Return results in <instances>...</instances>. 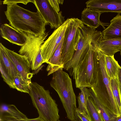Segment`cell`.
<instances>
[{
  "label": "cell",
  "mask_w": 121,
  "mask_h": 121,
  "mask_svg": "<svg viewBox=\"0 0 121 121\" xmlns=\"http://www.w3.org/2000/svg\"><path fill=\"white\" fill-rule=\"evenodd\" d=\"M4 13L10 25L20 32H24L36 36L46 33L47 24L39 12L25 9L17 4L7 6Z\"/></svg>",
  "instance_id": "1"
},
{
  "label": "cell",
  "mask_w": 121,
  "mask_h": 121,
  "mask_svg": "<svg viewBox=\"0 0 121 121\" xmlns=\"http://www.w3.org/2000/svg\"><path fill=\"white\" fill-rule=\"evenodd\" d=\"M97 63L96 82L91 88L100 103L113 114L119 116L121 112L113 97L110 84L111 78L105 66V54L96 47Z\"/></svg>",
  "instance_id": "2"
},
{
  "label": "cell",
  "mask_w": 121,
  "mask_h": 121,
  "mask_svg": "<svg viewBox=\"0 0 121 121\" xmlns=\"http://www.w3.org/2000/svg\"><path fill=\"white\" fill-rule=\"evenodd\" d=\"M50 85L58 94L68 118L71 121L74 120V112L77 108L76 97L68 74L62 69L54 72Z\"/></svg>",
  "instance_id": "3"
},
{
  "label": "cell",
  "mask_w": 121,
  "mask_h": 121,
  "mask_svg": "<svg viewBox=\"0 0 121 121\" xmlns=\"http://www.w3.org/2000/svg\"><path fill=\"white\" fill-rule=\"evenodd\" d=\"M32 103L39 116L45 121H57L60 118L59 109L56 101L48 90L36 82H31L29 92Z\"/></svg>",
  "instance_id": "4"
},
{
  "label": "cell",
  "mask_w": 121,
  "mask_h": 121,
  "mask_svg": "<svg viewBox=\"0 0 121 121\" xmlns=\"http://www.w3.org/2000/svg\"><path fill=\"white\" fill-rule=\"evenodd\" d=\"M99 39L90 45L83 58L79 63L73 77L76 88H91L96 82L97 63L96 45Z\"/></svg>",
  "instance_id": "5"
},
{
  "label": "cell",
  "mask_w": 121,
  "mask_h": 121,
  "mask_svg": "<svg viewBox=\"0 0 121 121\" xmlns=\"http://www.w3.org/2000/svg\"><path fill=\"white\" fill-rule=\"evenodd\" d=\"M81 30L82 35L77 50L71 59L64 65V69L68 71L71 76H73L78 65L87 52L90 45L103 37L102 32L95 29L84 25Z\"/></svg>",
  "instance_id": "6"
},
{
  "label": "cell",
  "mask_w": 121,
  "mask_h": 121,
  "mask_svg": "<svg viewBox=\"0 0 121 121\" xmlns=\"http://www.w3.org/2000/svg\"><path fill=\"white\" fill-rule=\"evenodd\" d=\"M26 38L24 44L21 46L19 54L26 57L30 63L31 69L35 71L43 63L41 47L48 34V33L36 36L32 34L21 32Z\"/></svg>",
  "instance_id": "7"
},
{
  "label": "cell",
  "mask_w": 121,
  "mask_h": 121,
  "mask_svg": "<svg viewBox=\"0 0 121 121\" xmlns=\"http://www.w3.org/2000/svg\"><path fill=\"white\" fill-rule=\"evenodd\" d=\"M84 25L81 20L72 18L65 34L61 54V64L64 65L72 58L76 50L82 34L81 30Z\"/></svg>",
  "instance_id": "8"
},
{
  "label": "cell",
  "mask_w": 121,
  "mask_h": 121,
  "mask_svg": "<svg viewBox=\"0 0 121 121\" xmlns=\"http://www.w3.org/2000/svg\"><path fill=\"white\" fill-rule=\"evenodd\" d=\"M32 3L46 23L49 24L51 29L58 28L65 21L62 12L56 11L48 0H33Z\"/></svg>",
  "instance_id": "9"
},
{
  "label": "cell",
  "mask_w": 121,
  "mask_h": 121,
  "mask_svg": "<svg viewBox=\"0 0 121 121\" xmlns=\"http://www.w3.org/2000/svg\"><path fill=\"white\" fill-rule=\"evenodd\" d=\"M71 18L67 19L63 23L55 29L42 45L41 50L43 62L47 63L64 37Z\"/></svg>",
  "instance_id": "10"
},
{
  "label": "cell",
  "mask_w": 121,
  "mask_h": 121,
  "mask_svg": "<svg viewBox=\"0 0 121 121\" xmlns=\"http://www.w3.org/2000/svg\"><path fill=\"white\" fill-rule=\"evenodd\" d=\"M0 69L4 81L10 88L16 89L14 78L19 74L6 51L4 46L0 43Z\"/></svg>",
  "instance_id": "11"
},
{
  "label": "cell",
  "mask_w": 121,
  "mask_h": 121,
  "mask_svg": "<svg viewBox=\"0 0 121 121\" xmlns=\"http://www.w3.org/2000/svg\"><path fill=\"white\" fill-rule=\"evenodd\" d=\"M4 48L19 74L26 80L31 81L34 73L30 72L31 65L27 58L4 46Z\"/></svg>",
  "instance_id": "12"
},
{
  "label": "cell",
  "mask_w": 121,
  "mask_h": 121,
  "mask_svg": "<svg viewBox=\"0 0 121 121\" xmlns=\"http://www.w3.org/2000/svg\"><path fill=\"white\" fill-rule=\"evenodd\" d=\"M85 3L86 7L102 13H121V0H89Z\"/></svg>",
  "instance_id": "13"
},
{
  "label": "cell",
  "mask_w": 121,
  "mask_h": 121,
  "mask_svg": "<svg viewBox=\"0 0 121 121\" xmlns=\"http://www.w3.org/2000/svg\"><path fill=\"white\" fill-rule=\"evenodd\" d=\"M0 34L3 39L18 46H22L26 42V38L21 32L6 23L1 25Z\"/></svg>",
  "instance_id": "14"
},
{
  "label": "cell",
  "mask_w": 121,
  "mask_h": 121,
  "mask_svg": "<svg viewBox=\"0 0 121 121\" xmlns=\"http://www.w3.org/2000/svg\"><path fill=\"white\" fill-rule=\"evenodd\" d=\"M101 12L97 11L86 7L82 11L81 14L82 22L86 26L95 29L100 25L104 29L105 26H108V23L102 22L100 20Z\"/></svg>",
  "instance_id": "15"
},
{
  "label": "cell",
  "mask_w": 121,
  "mask_h": 121,
  "mask_svg": "<svg viewBox=\"0 0 121 121\" xmlns=\"http://www.w3.org/2000/svg\"><path fill=\"white\" fill-rule=\"evenodd\" d=\"M101 32L104 39H121V15L118 14Z\"/></svg>",
  "instance_id": "16"
},
{
  "label": "cell",
  "mask_w": 121,
  "mask_h": 121,
  "mask_svg": "<svg viewBox=\"0 0 121 121\" xmlns=\"http://www.w3.org/2000/svg\"><path fill=\"white\" fill-rule=\"evenodd\" d=\"M98 49L105 55L112 56L121 51V39H104L99 41Z\"/></svg>",
  "instance_id": "17"
},
{
  "label": "cell",
  "mask_w": 121,
  "mask_h": 121,
  "mask_svg": "<svg viewBox=\"0 0 121 121\" xmlns=\"http://www.w3.org/2000/svg\"><path fill=\"white\" fill-rule=\"evenodd\" d=\"M64 38V37L52 56L47 62V64H48L46 70L48 72V76L58 70L64 69V67L62 65L61 61V51Z\"/></svg>",
  "instance_id": "18"
},
{
  "label": "cell",
  "mask_w": 121,
  "mask_h": 121,
  "mask_svg": "<svg viewBox=\"0 0 121 121\" xmlns=\"http://www.w3.org/2000/svg\"><path fill=\"white\" fill-rule=\"evenodd\" d=\"M91 96L97 109L104 121H116L117 117L113 114L99 101L91 88Z\"/></svg>",
  "instance_id": "19"
},
{
  "label": "cell",
  "mask_w": 121,
  "mask_h": 121,
  "mask_svg": "<svg viewBox=\"0 0 121 121\" xmlns=\"http://www.w3.org/2000/svg\"><path fill=\"white\" fill-rule=\"evenodd\" d=\"M105 66L108 74L111 79L117 77L118 69L120 66L115 59L114 55H105Z\"/></svg>",
  "instance_id": "20"
},
{
  "label": "cell",
  "mask_w": 121,
  "mask_h": 121,
  "mask_svg": "<svg viewBox=\"0 0 121 121\" xmlns=\"http://www.w3.org/2000/svg\"><path fill=\"white\" fill-rule=\"evenodd\" d=\"M3 114H7L18 119L26 120L27 118L25 115L13 104H1L0 107V115Z\"/></svg>",
  "instance_id": "21"
},
{
  "label": "cell",
  "mask_w": 121,
  "mask_h": 121,
  "mask_svg": "<svg viewBox=\"0 0 121 121\" xmlns=\"http://www.w3.org/2000/svg\"><path fill=\"white\" fill-rule=\"evenodd\" d=\"M79 89L81 92L77 97L78 105L77 108L89 117L87 109V102L88 98L91 96L89 89L86 87Z\"/></svg>",
  "instance_id": "22"
},
{
  "label": "cell",
  "mask_w": 121,
  "mask_h": 121,
  "mask_svg": "<svg viewBox=\"0 0 121 121\" xmlns=\"http://www.w3.org/2000/svg\"><path fill=\"white\" fill-rule=\"evenodd\" d=\"M110 84L114 100L121 112V86L118 82L117 77L111 79Z\"/></svg>",
  "instance_id": "23"
},
{
  "label": "cell",
  "mask_w": 121,
  "mask_h": 121,
  "mask_svg": "<svg viewBox=\"0 0 121 121\" xmlns=\"http://www.w3.org/2000/svg\"><path fill=\"white\" fill-rule=\"evenodd\" d=\"M87 106L88 115L91 121H104L91 96L87 99Z\"/></svg>",
  "instance_id": "24"
},
{
  "label": "cell",
  "mask_w": 121,
  "mask_h": 121,
  "mask_svg": "<svg viewBox=\"0 0 121 121\" xmlns=\"http://www.w3.org/2000/svg\"><path fill=\"white\" fill-rule=\"evenodd\" d=\"M14 82L17 90L29 94L31 81L26 80L19 74L14 78Z\"/></svg>",
  "instance_id": "25"
},
{
  "label": "cell",
  "mask_w": 121,
  "mask_h": 121,
  "mask_svg": "<svg viewBox=\"0 0 121 121\" xmlns=\"http://www.w3.org/2000/svg\"><path fill=\"white\" fill-rule=\"evenodd\" d=\"M74 120L76 121H91L89 117L77 108L74 112Z\"/></svg>",
  "instance_id": "26"
},
{
  "label": "cell",
  "mask_w": 121,
  "mask_h": 121,
  "mask_svg": "<svg viewBox=\"0 0 121 121\" xmlns=\"http://www.w3.org/2000/svg\"><path fill=\"white\" fill-rule=\"evenodd\" d=\"M33 0H4L3 1V4L9 5L11 4H17L21 3L26 5L29 2L32 3Z\"/></svg>",
  "instance_id": "27"
},
{
  "label": "cell",
  "mask_w": 121,
  "mask_h": 121,
  "mask_svg": "<svg viewBox=\"0 0 121 121\" xmlns=\"http://www.w3.org/2000/svg\"><path fill=\"white\" fill-rule=\"evenodd\" d=\"M26 120L17 119L6 114L0 115V121H26Z\"/></svg>",
  "instance_id": "28"
},
{
  "label": "cell",
  "mask_w": 121,
  "mask_h": 121,
  "mask_svg": "<svg viewBox=\"0 0 121 121\" xmlns=\"http://www.w3.org/2000/svg\"><path fill=\"white\" fill-rule=\"evenodd\" d=\"M49 2L52 7L57 12H60L59 5L62 4L64 0H48Z\"/></svg>",
  "instance_id": "29"
},
{
  "label": "cell",
  "mask_w": 121,
  "mask_h": 121,
  "mask_svg": "<svg viewBox=\"0 0 121 121\" xmlns=\"http://www.w3.org/2000/svg\"><path fill=\"white\" fill-rule=\"evenodd\" d=\"M26 121H45L42 118L39 116L37 118L34 119L27 118Z\"/></svg>",
  "instance_id": "30"
},
{
  "label": "cell",
  "mask_w": 121,
  "mask_h": 121,
  "mask_svg": "<svg viewBox=\"0 0 121 121\" xmlns=\"http://www.w3.org/2000/svg\"><path fill=\"white\" fill-rule=\"evenodd\" d=\"M117 78L118 82L121 86V66L119 68L117 74Z\"/></svg>",
  "instance_id": "31"
},
{
  "label": "cell",
  "mask_w": 121,
  "mask_h": 121,
  "mask_svg": "<svg viewBox=\"0 0 121 121\" xmlns=\"http://www.w3.org/2000/svg\"><path fill=\"white\" fill-rule=\"evenodd\" d=\"M116 121H121V113L120 115L117 117Z\"/></svg>",
  "instance_id": "32"
},
{
  "label": "cell",
  "mask_w": 121,
  "mask_h": 121,
  "mask_svg": "<svg viewBox=\"0 0 121 121\" xmlns=\"http://www.w3.org/2000/svg\"><path fill=\"white\" fill-rule=\"evenodd\" d=\"M120 55H121V51H120Z\"/></svg>",
  "instance_id": "33"
},
{
  "label": "cell",
  "mask_w": 121,
  "mask_h": 121,
  "mask_svg": "<svg viewBox=\"0 0 121 121\" xmlns=\"http://www.w3.org/2000/svg\"><path fill=\"white\" fill-rule=\"evenodd\" d=\"M76 121L75 120H74V121Z\"/></svg>",
  "instance_id": "34"
},
{
  "label": "cell",
  "mask_w": 121,
  "mask_h": 121,
  "mask_svg": "<svg viewBox=\"0 0 121 121\" xmlns=\"http://www.w3.org/2000/svg\"><path fill=\"white\" fill-rule=\"evenodd\" d=\"M57 121H60V120H59Z\"/></svg>",
  "instance_id": "35"
}]
</instances>
